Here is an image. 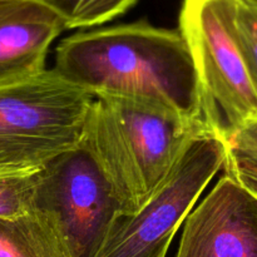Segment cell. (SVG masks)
Here are the masks:
<instances>
[{
	"label": "cell",
	"instance_id": "6da1fadb",
	"mask_svg": "<svg viewBox=\"0 0 257 257\" xmlns=\"http://www.w3.org/2000/svg\"><path fill=\"white\" fill-rule=\"evenodd\" d=\"M54 70L94 98L143 100L205 124L197 73L180 30L141 20L77 33L59 43Z\"/></svg>",
	"mask_w": 257,
	"mask_h": 257
},
{
	"label": "cell",
	"instance_id": "7a4b0ae2",
	"mask_svg": "<svg viewBox=\"0 0 257 257\" xmlns=\"http://www.w3.org/2000/svg\"><path fill=\"white\" fill-rule=\"evenodd\" d=\"M95 98L80 146L109 186L119 215H133L162 187L188 143L210 131L152 103Z\"/></svg>",
	"mask_w": 257,
	"mask_h": 257
},
{
	"label": "cell",
	"instance_id": "3957f363",
	"mask_svg": "<svg viewBox=\"0 0 257 257\" xmlns=\"http://www.w3.org/2000/svg\"><path fill=\"white\" fill-rule=\"evenodd\" d=\"M93 100L54 69L0 84V177L35 173L79 147Z\"/></svg>",
	"mask_w": 257,
	"mask_h": 257
},
{
	"label": "cell",
	"instance_id": "277c9868",
	"mask_svg": "<svg viewBox=\"0 0 257 257\" xmlns=\"http://www.w3.org/2000/svg\"><path fill=\"white\" fill-rule=\"evenodd\" d=\"M233 8L235 0H182L178 29L197 73L203 122L223 143L257 117V93L236 38Z\"/></svg>",
	"mask_w": 257,
	"mask_h": 257
},
{
	"label": "cell",
	"instance_id": "5b68a950",
	"mask_svg": "<svg viewBox=\"0 0 257 257\" xmlns=\"http://www.w3.org/2000/svg\"><path fill=\"white\" fill-rule=\"evenodd\" d=\"M226 145L213 133L193 138L152 200L118 215L95 257H166L180 226L223 167Z\"/></svg>",
	"mask_w": 257,
	"mask_h": 257
},
{
	"label": "cell",
	"instance_id": "8992f818",
	"mask_svg": "<svg viewBox=\"0 0 257 257\" xmlns=\"http://www.w3.org/2000/svg\"><path fill=\"white\" fill-rule=\"evenodd\" d=\"M33 210L57 226L70 257H95L119 215L109 186L80 145L38 172Z\"/></svg>",
	"mask_w": 257,
	"mask_h": 257
},
{
	"label": "cell",
	"instance_id": "52a82bcc",
	"mask_svg": "<svg viewBox=\"0 0 257 257\" xmlns=\"http://www.w3.org/2000/svg\"><path fill=\"white\" fill-rule=\"evenodd\" d=\"M176 257H257V198L225 173L186 217Z\"/></svg>",
	"mask_w": 257,
	"mask_h": 257
},
{
	"label": "cell",
	"instance_id": "ba28073f",
	"mask_svg": "<svg viewBox=\"0 0 257 257\" xmlns=\"http://www.w3.org/2000/svg\"><path fill=\"white\" fill-rule=\"evenodd\" d=\"M63 30V20L34 0L0 19V84L44 72L50 44Z\"/></svg>",
	"mask_w": 257,
	"mask_h": 257
},
{
	"label": "cell",
	"instance_id": "9c48e42d",
	"mask_svg": "<svg viewBox=\"0 0 257 257\" xmlns=\"http://www.w3.org/2000/svg\"><path fill=\"white\" fill-rule=\"evenodd\" d=\"M0 257H70L57 226L37 210L0 218Z\"/></svg>",
	"mask_w": 257,
	"mask_h": 257
},
{
	"label": "cell",
	"instance_id": "30bf717a",
	"mask_svg": "<svg viewBox=\"0 0 257 257\" xmlns=\"http://www.w3.org/2000/svg\"><path fill=\"white\" fill-rule=\"evenodd\" d=\"M54 12L65 29L104 24L127 13L138 0H34Z\"/></svg>",
	"mask_w": 257,
	"mask_h": 257
},
{
	"label": "cell",
	"instance_id": "8fae6325",
	"mask_svg": "<svg viewBox=\"0 0 257 257\" xmlns=\"http://www.w3.org/2000/svg\"><path fill=\"white\" fill-rule=\"evenodd\" d=\"M38 172L0 177V218L10 220L32 212Z\"/></svg>",
	"mask_w": 257,
	"mask_h": 257
},
{
	"label": "cell",
	"instance_id": "7c38bea8",
	"mask_svg": "<svg viewBox=\"0 0 257 257\" xmlns=\"http://www.w3.org/2000/svg\"><path fill=\"white\" fill-rule=\"evenodd\" d=\"M233 27L257 93V8L247 0H235Z\"/></svg>",
	"mask_w": 257,
	"mask_h": 257
},
{
	"label": "cell",
	"instance_id": "4fadbf2b",
	"mask_svg": "<svg viewBox=\"0 0 257 257\" xmlns=\"http://www.w3.org/2000/svg\"><path fill=\"white\" fill-rule=\"evenodd\" d=\"M225 173L257 198V155L226 147Z\"/></svg>",
	"mask_w": 257,
	"mask_h": 257
},
{
	"label": "cell",
	"instance_id": "5bb4252c",
	"mask_svg": "<svg viewBox=\"0 0 257 257\" xmlns=\"http://www.w3.org/2000/svg\"><path fill=\"white\" fill-rule=\"evenodd\" d=\"M225 145L228 148L257 155V117L240 128Z\"/></svg>",
	"mask_w": 257,
	"mask_h": 257
},
{
	"label": "cell",
	"instance_id": "9a60e30c",
	"mask_svg": "<svg viewBox=\"0 0 257 257\" xmlns=\"http://www.w3.org/2000/svg\"><path fill=\"white\" fill-rule=\"evenodd\" d=\"M27 2H29V0H23V2H0V19L14 13L15 10L22 8Z\"/></svg>",
	"mask_w": 257,
	"mask_h": 257
},
{
	"label": "cell",
	"instance_id": "2e32d148",
	"mask_svg": "<svg viewBox=\"0 0 257 257\" xmlns=\"http://www.w3.org/2000/svg\"><path fill=\"white\" fill-rule=\"evenodd\" d=\"M247 2L250 3V4H252L255 8H257V0H247Z\"/></svg>",
	"mask_w": 257,
	"mask_h": 257
},
{
	"label": "cell",
	"instance_id": "e0dca14e",
	"mask_svg": "<svg viewBox=\"0 0 257 257\" xmlns=\"http://www.w3.org/2000/svg\"><path fill=\"white\" fill-rule=\"evenodd\" d=\"M0 2H23V0H0Z\"/></svg>",
	"mask_w": 257,
	"mask_h": 257
}]
</instances>
